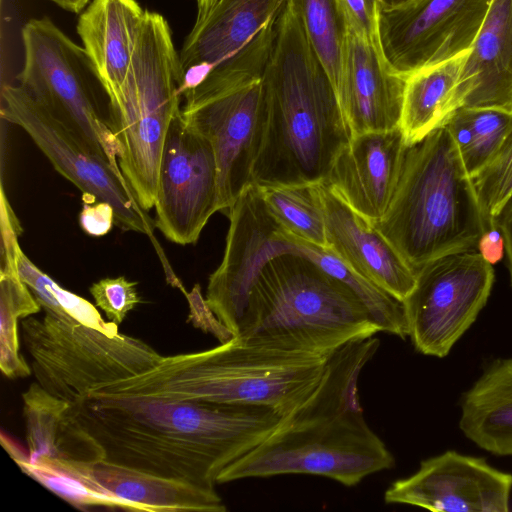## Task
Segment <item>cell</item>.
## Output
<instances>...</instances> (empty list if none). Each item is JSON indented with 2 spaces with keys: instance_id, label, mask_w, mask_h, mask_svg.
<instances>
[{
  "instance_id": "obj_1",
  "label": "cell",
  "mask_w": 512,
  "mask_h": 512,
  "mask_svg": "<svg viewBox=\"0 0 512 512\" xmlns=\"http://www.w3.org/2000/svg\"><path fill=\"white\" fill-rule=\"evenodd\" d=\"M69 411L100 443L104 461L208 487L281 418L263 405L138 395L91 394L70 403Z\"/></svg>"
},
{
  "instance_id": "obj_2",
  "label": "cell",
  "mask_w": 512,
  "mask_h": 512,
  "mask_svg": "<svg viewBox=\"0 0 512 512\" xmlns=\"http://www.w3.org/2000/svg\"><path fill=\"white\" fill-rule=\"evenodd\" d=\"M379 346L371 336L332 352L313 392L281 416L260 444L227 466L217 484L309 474L352 487L394 467L393 454L365 420L358 393L360 374Z\"/></svg>"
},
{
  "instance_id": "obj_3",
  "label": "cell",
  "mask_w": 512,
  "mask_h": 512,
  "mask_svg": "<svg viewBox=\"0 0 512 512\" xmlns=\"http://www.w3.org/2000/svg\"><path fill=\"white\" fill-rule=\"evenodd\" d=\"M267 115L253 168L258 186L326 180L352 135L334 87L312 50L293 0L278 22L263 73Z\"/></svg>"
},
{
  "instance_id": "obj_4",
  "label": "cell",
  "mask_w": 512,
  "mask_h": 512,
  "mask_svg": "<svg viewBox=\"0 0 512 512\" xmlns=\"http://www.w3.org/2000/svg\"><path fill=\"white\" fill-rule=\"evenodd\" d=\"M271 258L255 275L234 337L291 353L328 356L381 332L359 297L296 250L276 221Z\"/></svg>"
},
{
  "instance_id": "obj_5",
  "label": "cell",
  "mask_w": 512,
  "mask_h": 512,
  "mask_svg": "<svg viewBox=\"0 0 512 512\" xmlns=\"http://www.w3.org/2000/svg\"><path fill=\"white\" fill-rule=\"evenodd\" d=\"M328 356L268 349L233 337L211 349L162 356L151 370L107 384L90 395L263 405L283 416L313 392Z\"/></svg>"
},
{
  "instance_id": "obj_6",
  "label": "cell",
  "mask_w": 512,
  "mask_h": 512,
  "mask_svg": "<svg viewBox=\"0 0 512 512\" xmlns=\"http://www.w3.org/2000/svg\"><path fill=\"white\" fill-rule=\"evenodd\" d=\"M373 225L415 270L446 254L477 250L488 223L445 125L407 146L389 207Z\"/></svg>"
},
{
  "instance_id": "obj_7",
  "label": "cell",
  "mask_w": 512,
  "mask_h": 512,
  "mask_svg": "<svg viewBox=\"0 0 512 512\" xmlns=\"http://www.w3.org/2000/svg\"><path fill=\"white\" fill-rule=\"evenodd\" d=\"M182 70L163 15L146 10L127 76L108 103L120 145L118 164L139 206L154 207L159 167L170 124L180 110Z\"/></svg>"
},
{
  "instance_id": "obj_8",
  "label": "cell",
  "mask_w": 512,
  "mask_h": 512,
  "mask_svg": "<svg viewBox=\"0 0 512 512\" xmlns=\"http://www.w3.org/2000/svg\"><path fill=\"white\" fill-rule=\"evenodd\" d=\"M20 325L36 382L71 404L151 370L162 358L139 338L121 333L109 337L69 316L44 312L41 319H21Z\"/></svg>"
},
{
  "instance_id": "obj_9",
  "label": "cell",
  "mask_w": 512,
  "mask_h": 512,
  "mask_svg": "<svg viewBox=\"0 0 512 512\" xmlns=\"http://www.w3.org/2000/svg\"><path fill=\"white\" fill-rule=\"evenodd\" d=\"M21 35L25 58L19 86L120 168L121 148L97 98L96 87L102 85L83 47L48 17L29 20Z\"/></svg>"
},
{
  "instance_id": "obj_10",
  "label": "cell",
  "mask_w": 512,
  "mask_h": 512,
  "mask_svg": "<svg viewBox=\"0 0 512 512\" xmlns=\"http://www.w3.org/2000/svg\"><path fill=\"white\" fill-rule=\"evenodd\" d=\"M288 0H219L179 52L183 93L204 83L239 88L263 77Z\"/></svg>"
},
{
  "instance_id": "obj_11",
  "label": "cell",
  "mask_w": 512,
  "mask_h": 512,
  "mask_svg": "<svg viewBox=\"0 0 512 512\" xmlns=\"http://www.w3.org/2000/svg\"><path fill=\"white\" fill-rule=\"evenodd\" d=\"M2 119L22 128L52 166L83 196L109 203L115 224L145 234L160 257L167 279L175 277L153 233L154 223L135 199L120 168L97 154L74 130L54 116L21 86L1 88Z\"/></svg>"
},
{
  "instance_id": "obj_12",
  "label": "cell",
  "mask_w": 512,
  "mask_h": 512,
  "mask_svg": "<svg viewBox=\"0 0 512 512\" xmlns=\"http://www.w3.org/2000/svg\"><path fill=\"white\" fill-rule=\"evenodd\" d=\"M493 282L492 264L477 250L446 254L417 268L415 286L402 301L415 350L447 356L486 305Z\"/></svg>"
},
{
  "instance_id": "obj_13",
  "label": "cell",
  "mask_w": 512,
  "mask_h": 512,
  "mask_svg": "<svg viewBox=\"0 0 512 512\" xmlns=\"http://www.w3.org/2000/svg\"><path fill=\"white\" fill-rule=\"evenodd\" d=\"M182 98L188 127L206 138L217 167L218 208L228 211L253 182L267 115L263 77L231 90L193 87Z\"/></svg>"
},
{
  "instance_id": "obj_14",
  "label": "cell",
  "mask_w": 512,
  "mask_h": 512,
  "mask_svg": "<svg viewBox=\"0 0 512 512\" xmlns=\"http://www.w3.org/2000/svg\"><path fill=\"white\" fill-rule=\"evenodd\" d=\"M492 0H412L381 8L382 53L398 75L448 60L470 49Z\"/></svg>"
},
{
  "instance_id": "obj_15",
  "label": "cell",
  "mask_w": 512,
  "mask_h": 512,
  "mask_svg": "<svg viewBox=\"0 0 512 512\" xmlns=\"http://www.w3.org/2000/svg\"><path fill=\"white\" fill-rule=\"evenodd\" d=\"M154 208L155 227L178 245L196 243L219 211L214 151L206 138L186 125L181 108L166 136Z\"/></svg>"
},
{
  "instance_id": "obj_16",
  "label": "cell",
  "mask_w": 512,
  "mask_h": 512,
  "mask_svg": "<svg viewBox=\"0 0 512 512\" xmlns=\"http://www.w3.org/2000/svg\"><path fill=\"white\" fill-rule=\"evenodd\" d=\"M512 475L484 458L446 451L421 462L419 469L394 481L385 491L388 504H406L431 511L506 512Z\"/></svg>"
},
{
  "instance_id": "obj_17",
  "label": "cell",
  "mask_w": 512,
  "mask_h": 512,
  "mask_svg": "<svg viewBox=\"0 0 512 512\" xmlns=\"http://www.w3.org/2000/svg\"><path fill=\"white\" fill-rule=\"evenodd\" d=\"M405 82L389 66L380 44L346 30L336 95L352 136L400 127Z\"/></svg>"
},
{
  "instance_id": "obj_18",
  "label": "cell",
  "mask_w": 512,
  "mask_h": 512,
  "mask_svg": "<svg viewBox=\"0 0 512 512\" xmlns=\"http://www.w3.org/2000/svg\"><path fill=\"white\" fill-rule=\"evenodd\" d=\"M406 148L400 127L354 135L323 182L353 210L375 223L394 195Z\"/></svg>"
},
{
  "instance_id": "obj_19",
  "label": "cell",
  "mask_w": 512,
  "mask_h": 512,
  "mask_svg": "<svg viewBox=\"0 0 512 512\" xmlns=\"http://www.w3.org/2000/svg\"><path fill=\"white\" fill-rule=\"evenodd\" d=\"M327 248L354 273L403 301L416 283L408 264L373 223L353 210L326 183H318Z\"/></svg>"
},
{
  "instance_id": "obj_20",
  "label": "cell",
  "mask_w": 512,
  "mask_h": 512,
  "mask_svg": "<svg viewBox=\"0 0 512 512\" xmlns=\"http://www.w3.org/2000/svg\"><path fill=\"white\" fill-rule=\"evenodd\" d=\"M460 107L512 111V0H492L456 91Z\"/></svg>"
},
{
  "instance_id": "obj_21",
  "label": "cell",
  "mask_w": 512,
  "mask_h": 512,
  "mask_svg": "<svg viewBox=\"0 0 512 512\" xmlns=\"http://www.w3.org/2000/svg\"><path fill=\"white\" fill-rule=\"evenodd\" d=\"M146 10L137 0H93L78 18L77 33L108 103L127 76Z\"/></svg>"
},
{
  "instance_id": "obj_22",
  "label": "cell",
  "mask_w": 512,
  "mask_h": 512,
  "mask_svg": "<svg viewBox=\"0 0 512 512\" xmlns=\"http://www.w3.org/2000/svg\"><path fill=\"white\" fill-rule=\"evenodd\" d=\"M28 459L50 458L81 466L105 460L100 443L69 411L70 403L30 384L22 393Z\"/></svg>"
},
{
  "instance_id": "obj_23",
  "label": "cell",
  "mask_w": 512,
  "mask_h": 512,
  "mask_svg": "<svg viewBox=\"0 0 512 512\" xmlns=\"http://www.w3.org/2000/svg\"><path fill=\"white\" fill-rule=\"evenodd\" d=\"M89 474L95 484L112 494L146 506L151 512H225L214 487L163 477L106 461L93 465Z\"/></svg>"
},
{
  "instance_id": "obj_24",
  "label": "cell",
  "mask_w": 512,
  "mask_h": 512,
  "mask_svg": "<svg viewBox=\"0 0 512 512\" xmlns=\"http://www.w3.org/2000/svg\"><path fill=\"white\" fill-rule=\"evenodd\" d=\"M459 427L481 449L512 456V358L491 362L465 392Z\"/></svg>"
},
{
  "instance_id": "obj_25",
  "label": "cell",
  "mask_w": 512,
  "mask_h": 512,
  "mask_svg": "<svg viewBox=\"0 0 512 512\" xmlns=\"http://www.w3.org/2000/svg\"><path fill=\"white\" fill-rule=\"evenodd\" d=\"M468 51L424 67L406 78L400 129L407 146L444 126L458 109L456 91Z\"/></svg>"
},
{
  "instance_id": "obj_26",
  "label": "cell",
  "mask_w": 512,
  "mask_h": 512,
  "mask_svg": "<svg viewBox=\"0 0 512 512\" xmlns=\"http://www.w3.org/2000/svg\"><path fill=\"white\" fill-rule=\"evenodd\" d=\"M1 444L23 473L79 509L105 507L151 512L148 507L118 497L95 484L90 478L89 470L85 475V468L89 466L50 458L30 461L28 451L25 452L4 432H1Z\"/></svg>"
},
{
  "instance_id": "obj_27",
  "label": "cell",
  "mask_w": 512,
  "mask_h": 512,
  "mask_svg": "<svg viewBox=\"0 0 512 512\" xmlns=\"http://www.w3.org/2000/svg\"><path fill=\"white\" fill-rule=\"evenodd\" d=\"M18 239L1 244L0 265V368L8 378L28 377L31 367L20 354L18 321L42 308L21 279L16 263Z\"/></svg>"
},
{
  "instance_id": "obj_28",
  "label": "cell",
  "mask_w": 512,
  "mask_h": 512,
  "mask_svg": "<svg viewBox=\"0 0 512 512\" xmlns=\"http://www.w3.org/2000/svg\"><path fill=\"white\" fill-rule=\"evenodd\" d=\"M468 174L474 179L491 161L512 126V111L460 107L445 123Z\"/></svg>"
},
{
  "instance_id": "obj_29",
  "label": "cell",
  "mask_w": 512,
  "mask_h": 512,
  "mask_svg": "<svg viewBox=\"0 0 512 512\" xmlns=\"http://www.w3.org/2000/svg\"><path fill=\"white\" fill-rule=\"evenodd\" d=\"M259 188L267 209L280 226L298 238L327 247L318 183Z\"/></svg>"
},
{
  "instance_id": "obj_30",
  "label": "cell",
  "mask_w": 512,
  "mask_h": 512,
  "mask_svg": "<svg viewBox=\"0 0 512 512\" xmlns=\"http://www.w3.org/2000/svg\"><path fill=\"white\" fill-rule=\"evenodd\" d=\"M16 263L21 279L30 288L44 312L69 316L109 337L119 334L118 324L104 321L96 306L83 297L62 288L26 256L19 244L16 246Z\"/></svg>"
},
{
  "instance_id": "obj_31",
  "label": "cell",
  "mask_w": 512,
  "mask_h": 512,
  "mask_svg": "<svg viewBox=\"0 0 512 512\" xmlns=\"http://www.w3.org/2000/svg\"><path fill=\"white\" fill-rule=\"evenodd\" d=\"M306 38L334 87L339 86L346 26L336 0H293Z\"/></svg>"
},
{
  "instance_id": "obj_32",
  "label": "cell",
  "mask_w": 512,
  "mask_h": 512,
  "mask_svg": "<svg viewBox=\"0 0 512 512\" xmlns=\"http://www.w3.org/2000/svg\"><path fill=\"white\" fill-rule=\"evenodd\" d=\"M473 180L487 223L496 220L512 198V126L491 161Z\"/></svg>"
},
{
  "instance_id": "obj_33",
  "label": "cell",
  "mask_w": 512,
  "mask_h": 512,
  "mask_svg": "<svg viewBox=\"0 0 512 512\" xmlns=\"http://www.w3.org/2000/svg\"><path fill=\"white\" fill-rule=\"evenodd\" d=\"M136 287L137 282L118 276L94 282L89 291L94 298L95 306L104 311L109 321L119 325L126 315L142 302Z\"/></svg>"
},
{
  "instance_id": "obj_34",
  "label": "cell",
  "mask_w": 512,
  "mask_h": 512,
  "mask_svg": "<svg viewBox=\"0 0 512 512\" xmlns=\"http://www.w3.org/2000/svg\"><path fill=\"white\" fill-rule=\"evenodd\" d=\"M346 30L369 42H379L380 0H336Z\"/></svg>"
},
{
  "instance_id": "obj_35",
  "label": "cell",
  "mask_w": 512,
  "mask_h": 512,
  "mask_svg": "<svg viewBox=\"0 0 512 512\" xmlns=\"http://www.w3.org/2000/svg\"><path fill=\"white\" fill-rule=\"evenodd\" d=\"M184 295L189 304L187 322L206 333H212L220 343L233 338V334L217 319L208 306L199 284H195L190 292L185 291Z\"/></svg>"
},
{
  "instance_id": "obj_36",
  "label": "cell",
  "mask_w": 512,
  "mask_h": 512,
  "mask_svg": "<svg viewBox=\"0 0 512 512\" xmlns=\"http://www.w3.org/2000/svg\"><path fill=\"white\" fill-rule=\"evenodd\" d=\"M83 201V208L79 214V224L82 230L94 237L106 235L115 224L113 207L101 200Z\"/></svg>"
},
{
  "instance_id": "obj_37",
  "label": "cell",
  "mask_w": 512,
  "mask_h": 512,
  "mask_svg": "<svg viewBox=\"0 0 512 512\" xmlns=\"http://www.w3.org/2000/svg\"><path fill=\"white\" fill-rule=\"evenodd\" d=\"M477 251L492 265L502 259L505 252V241L497 219L488 222L478 243Z\"/></svg>"
},
{
  "instance_id": "obj_38",
  "label": "cell",
  "mask_w": 512,
  "mask_h": 512,
  "mask_svg": "<svg viewBox=\"0 0 512 512\" xmlns=\"http://www.w3.org/2000/svg\"><path fill=\"white\" fill-rule=\"evenodd\" d=\"M497 222L502 230L505 241V253L512 285V198L497 217Z\"/></svg>"
},
{
  "instance_id": "obj_39",
  "label": "cell",
  "mask_w": 512,
  "mask_h": 512,
  "mask_svg": "<svg viewBox=\"0 0 512 512\" xmlns=\"http://www.w3.org/2000/svg\"><path fill=\"white\" fill-rule=\"evenodd\" d=\"M59 6L60 8L72 12V13H80L82 12L87 5H89L90 0H49Z\"/></svg>"
},
{
  "instance_id": "obj_40",
  "label": "cell",
  "mask_w": 512,
  "mask_h": 512,
  "mask_svg": "<svg viewBox=\"0 0 512 512\" xmlns=\"http://www.w3.org/2000/svg\"><path fill=\"white\" fill-rule=\"evenodd\" d=\"M218 1L219 0H196L197 17L195 22H199L204 19Z\"/></svg>"
},
{
  "instance_id": "obj_41",
  "label": "cell",
  "mask_w": 512,
  "mask_h": 512,
  "mask_svg": "<svg viewBox=\"0 0 512 512\" xmlns=\"http://www.w3.org/2000/svg\"><path fill=\"white\" fill-rule=\"evenodd\" d=\"M381 8H394L401 5H404L412 0H380Z\"/></svg>"
}]
</instances>
